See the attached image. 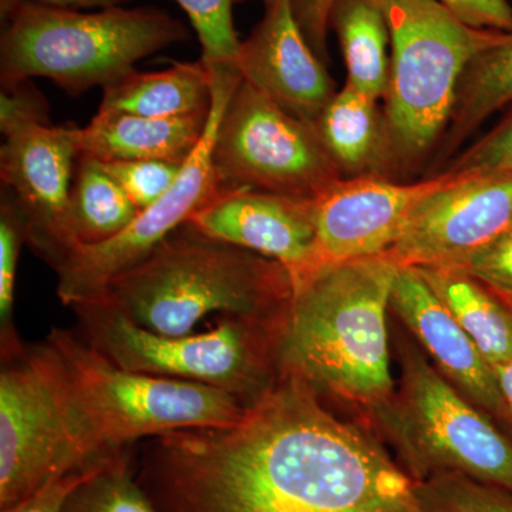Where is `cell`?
I'll return each mask as SVG.
<instances>
[{"mask_svg": "<svg viewBox=\"0 0 512 512\" xmlns=\"http://www.w3.org/2000/svg\"><path fill=\"white\" fill-rule=\"evenodd\" d=\"M279 376L244 419L151 437L136 476L158 512H426L372 437Z\"/></svg>", "mask_w": 512, "mask_h": 512, "instance_id": "cell-1", "label": "cell"}, {"mask_svg": "<svg viewBox=\"0 0 512 512\" xmlns=\"http://www.w3.org/2000/svg\"><path fill=\"white\" fill-rule=\"evenodd\" d=\"M399 264L389 254L316 269L292 282L279 375L376 409L394 393L387 311Z\"/></svg>", "mask_w": 512, "mask_h": 512, "instance_id": "cell-2", "label": "cell"}, {"mask_svg": "<svg viewBox=\"0 0 512 512\" xmlns=\"http://www.w3.org/2000/svg\"><path fill=\"white\" fill-rule=\"evenodd\" d=\"M291 298L284 265L187 222L90 301L106 303L151 332L184 336L215 313L282 322Z\"/></svg>", "mask_w": 512, "mask_h": 512, "instance_id": "cell-3", "label": "cell"}, {"mask_svg": "<svg viewBox=\"0 0 512 512\" xmlns=\"http://www.w3.org/2000/svg\"><path fill=\"white\" fill-rule=\"evenodd\" d=\"M45 343L74 433L92 460L171 431L235 426L248 412L217 387L123 369L70 330L52 329Z\"/></svg>", "mask_w": 512, "mask_h": 512, "instance_id": "cell-4", "label": "cell"}, {"mask_svg": "<svg viewBox=\"0 0 512 512\" xmlns=\"http://www.w3.org/2000/svg\"><path fill=\"white\" fill-rule=\"evenodd\" d=\"M2 18V89L45 77L72 96L96 86L104 90L136 72L141 59L190 39L180 20L156 8L82 13L36 0H2Z\"/></svg>", "mask_w": 512, "mask_h": 512, "instance_id": "cell-5", "label": "cell"}, {"mask_svg": "<svg viewBox=\"0 0 512 512\" xmlns=\"http://www.w3.org/2000/svg\"><path fill=\"white\" fill-rule=\"evenodd\" d=\"M390 32L387 170L416 167L453 119L470 63L511 33L471 28L439 0H379Z\"/></svg>", "mask_w": 512, "mask_h": 512, "instance_id": "cell-6", "label": "cell"}, {"mask_svg": "<svg viewBox=\"0 0 512 512\" xmlns=\"http://www.w3.org/2000/svg\"><path fill=\"white\" fill-rule=\"evenodd\" d=\"M79 336L131 372L208 384L252 406L274 386L282 322L222 316L207 332L165 336L136 325L100 301L73 306Z\"/></svg>", "mask_w": 512, "mask_h": 512, "instance_id": "cell-7", "label": "cell"}, {"mask_svg": "<svg viewBox=\"0 0 512 512\" xmlns=\"http://www.w3.org/2000/svg\"><path fill=\"white\" fill-rule=\"evenodd\" d=\"M399 389L377 420L416 483L463 474L512 493V444L409 340L400 343Z\"/></svg>", "mask_w": 512, "mask_h": 512, "instance_id": "cell-8", "label": "cell"}, {"mask_svg": "<svg viewBox=\"0 0 512 512\" xmlns=\"http://www.w3.org/2000/svg\"><path fill=\"white\" fill-rule=\"evenodd\" d=\"M99 461L87 456L74 433L46 343L2 355L0 511Z\"/></svg>", "mask_w": 512, "mask_h": 512, "instance_id": "cell-9", "label": "cell"}, {"mask_svg": "<svg viewBox=\"0 0 512 512\" xmlns=\"http://www.w3.org/2000/svg\"><path fill=\"white\" fill-rule=\"evenodd\" d=\"M0 148L3 198L26 225V242L53 268L70 251V188L80 157L74 124L52 126L45 100L30 82L2 89Z\"/></svg>", "mask_w": 512, "mask_h": 512, "instance_id": "cell-10", "label": "cell"}, {"mask_svg": "<svg viewBox=\"0 0 512 512\" xmlns=\"http://www.w3.org/2000/svg\"><path fill=\"white\" fill-rule=\"evenodd\" d=\"M212 161L224 187L313 200L343 178L311 123L242 79L215 136Z\"/></svg>", "mask_w": 512, "mask_h": 512, "instance_id": "cell-11", "label": "cell"}, {"mask_svg": "<svg viewBox=\"0 0 512 512\" xmlns=\"http://www.w3.org/2000/svg\"><path fill=\"white\" fill-rule=\"evenodd\" d=\"M210 74L212 104L207 128L173 187L141 211L117 237L103 244L73 248L64 256L55 268L57 296L64 305L73 308L99 296L111 279L146 258L224 187L212 161V148L222 114L242 76L238 70Z\"/></svg>", "mask_w": 512, "mask_h": 512, "instance_id": "cell-12", "label": "cell"}, {"mask_svg": "<svg viewBox=\"0 0 512 512\" xmlns=\"http://www.w3.org/2000/svg\"><path fill=\"white\" fill-rule=\"evenodd\" d=\"M461 174L450 168L419 183L366 174L330 184L312 200L315 251L303 276L322 266L389 254L420 205Z\"/></svg>", "mask_w": 512, "mask_h": 512, "instance_id": "cell-13", "label": "cell"}, {"mask_svg": "<svg viewBox=\"0 0 512 512\" xmlns=\"http://www.w3.org/2000/svg\"><path fill=\"white\" fill-rule=\"evenodd\" d=\"M512 228V175L463 171L420 205L389 255L399 265L457 268Z\"/></svg>", "mask_w": 512, "mask_h": 512, "instance_id": "cell-14", "label": "cell"}, {"mask_svg": "<svg viewBox=\"0 0 512 512\" xmlns=\"http://www.w3.org/2000/svg\"><path fill=\"white\" fill-rule=\"evenodd\" d=\"M208 237L284 265L292 282L311 269L315 251L312 200L222 187L188 221Z\"/></svg>", "mask_w": 512, "mask_h": 512, "instance_id": "cell-15", "label": "cell"}, {"mask_svg": "<svg viewBox=\"0 0 512 512\" xmlns=\"http://www.w3.org/2000/svg\"><path fill=\"white\" fill-rule=\"evenodd\" d=\"M237 66L245 82L306 123L315 124L336 93L295 18L293 0L265 3L264 18L239 46Z\"/></svg>", "mask_w": 512, "mask_h": 512, "instance_id": "cell-16", "label": "cell"}, {"mask_svg": "<svg viewBox=\"0 0 512 512\" xmlns=\"http://www.w3.org/2000/svg\"><path fill=\"white\" fill-rule=\"evenodd\" d=\"M390 308L458 392L488 412H508L493 367L488 365L416 266L399 265Z\"/></svg>", "mask_w": 512, "mask_h": 512, "instance_id": "cell-17", "label": "cell"}, {"mask_svg": "<svg viewBox=\"0 0 512 512\" xmlns=\"http://www.w3.org/2000/svg\"><path fill=\"white\" fill-rule=\"evenodd\" d=\"M208 113L156 119L121 111H99L77 130L80 156L104 161H167L184 164L200 144Z\"/></svg>", "mask_w": 512, "mask_h": 512, "instance_id": "cell-18", "label": "cell"}, {"mask_svg": "<svg viewBox=\"0 0 512 512\" xmlns=\"http://www.w3.org/2000/svg\"><path fill=\"white\" fill-rule=\"evenodd\" d=\"M379 101L345 84L313 124L342 175L359 177L387 170V137Z\"/></svg>", "mask_w": 512, "mask_h": 512, "instance_id": "cell-19", "label": "cell"}, {"mask_svg": "<svg viewBox=\"0 0 512 512\" xmlns=\"http://www.w3.org/2000/svg\"><path fill=\"white\" fill-rule=\"evenodd\" d=\"M211 74L204 63H174L161 72H134L104 89L99 111H121L156 119L208 113Z\"/></svg>", "mask_w": 512, "mask_h": 512, "instance_id": "cell-20", "label": "cell"}, {"mask_svg": "<svg viewBox=\"0 0 512 512\" xmlns=\"http://www.w3.org/2000/svg\"><path fill=\"white\" fill-rule=\"evenodd\" d=\"M491 367L512 359V315L480 281L456 268L416 266Z\"/></svg>", "mask_w": 512, "mask_h": 512, "instance_id": "cell-21", "label": "cell"}, {"mask_svg": "<svg viewBox=\"0 0 512 512\" xmlns=\"http://www.w3.org/2000/svg\"><path fill=\"white\" fill-rule=\"evenodd\" d=\"M348 70L346 84L384 100L390 77V32L379 0H335L330 13Z\"/></svg>", "mask_w": 512, "mask_h": 512, "instance_id": "cell-22", "label": "cell"}, {"mask_svg": "<svg viewBox=\"0 0 512 512\" xmlns=\"http://www.w3.org/2000/svg\"><path fill=\"white\" fill-rule=\"evenodd\" d=\"M140 212L99 160L79 157L67 215L70 251L110 241L130 227Z\"/></svg>", "mask_w": 512, "mask_h": 512, "instance_id": "cell-23", "label": "cell"}, {"mask_svg": "<svg viewBox=\"0 0 512 512\" xmlns=\"http://www.w3.org/2000/svg\"><path fill=\"white\" fill-rule=\"evenodd\" d=\"M511 101L512 33L500 45L477 56L464 72L451 119L448 150Z\"/></svg>", "mask_w": 512, "mask_h": 512, "instance_id": "cell-24", "label": "cell"}, {"mask_svg": "<svg viewBox=\"0 0 512 512\" xmlns=\"http://www.w3.org/2000/svg\"><path fill=\"white\" fill-rule=\"evenodd\" d=\"M60 512H158L136 476L130 450L117 451L82 481Z\"/></svg>", "mask_w": 512, "mask_h": 512, "instance_id": "cell-25", "label": "cell"}, {"mask_svg": "<svg viewBox=\"0 0 512 512\" xmlns=\"http://www.w3.org/2000/svg\"><path fill=\"white\" fill-rule=\"evenodd\" d=\"M187 13L197 32L202 50L201 62L208 72L238 70L241 40L234 26L235 0H175Z\"/></svg>", "mask_w": 512, "mask_h": 512, "instance_id": "cell-26", "label": "cell"}, {"mask_svg": "<svg viewBox=\"0 0 512 512\" xmlns=\"http://www.w3.org/2000/svg\"><path fill=\"white\" fill-rule=\"evenodd\" d=\"M426 512H512V493L463 474H440L417 483Z\"/></svg>", "mask_w": 512, "mask_h": 512, "instance_id": "cell-27", "label": "cell"}, {"mask_svg": "<svg viewBox=\"0 0 512 512\" xmlns=\"http://www.w3.org/2000/svg\"><path fill=\"white\" fill-rule=\"evenodd\" d=\"M26 242V225L18 208L2 198L0 211V340L2 355L23 345L13 326L16 272L20 248Z\"/></svg>", "mask_w": 512, "mask_h": 512, "instance_id": "cell-28", "label": "cell"}, {"mask_svg": "<svg viewBox=\"0 0 512 512\" xmlns=\"http://www.w3.org/2000/svg\"><path fill=\"white\" fill-rule=\"evenodd\" d=\"M121 190L143 211L173 187L185 164L167 161H100Z\"/></svg>", "mask_w": 512, "mask_h": 512, "instance_id": "cell-29", "label": "cell"}, {"mask_svg": "<svg viewBox=\"0 0 512 512\" xmlns=\"http://www.w3.org/2000/svg\"><path fill=\"white\" fill-rule=\"evenodd\" d=\"M456 269L473 276L483 285L512 293V228L468 256Z\"/></svg>", "mask_w": 512, "mask_h": 512, "instance_id": "cell-30", "label": "cell"}, {"mask_svg": "<svg viewBox=\"0 0 512 512\" xmlns=\"http://www.w3.org/2000/svg\"><path fill=\"white\" fill-rule=\"evenodd\" d=\"M451 170L512 175V117L471 147Z\"/></svg>", "mask_w": 512, "mask_h": 512, "instance_id": "cell-31", "label": "cell"}, {"mask_svg": "<svg viewBox=\"0 0 512 512\" xmlns=\"http://www.w3.org/2000/svg\"><path fill=\"white\" fill-rule=\"evenodd\" d=\"M471 28L512 33V8L508 0H439Z\"/></svg>", "mask_w": 512, "mask_h": 512, "instance_id": "cell-32", "label": "cell"}, {"mask_svg": "<svg viewBox=\"0 0 512 512\" xmlns=\"http://www.w3.org/2000/svg\"><path fill=\"white\" fill-rule=\"evenodd\" d=\"M107 458L99 461V463L93 464V466L73 471V473L50 481V483L43 485L40 490H37L36 493L30 495L26 500L20 501L19 504L12 505V507L6 508V510L0 512H60L64 501L67 500V497H69L74 488L82 483V481L86 480L87 477L92 476L94 471H96Z\"/></svg>", "mask_w": 512, "mask_h": 512, "instance_id": "cell-33", "label": "cell"}, {"mask_svg": "<svg viewBox=\"0 0 512 512\" xmlns=\"http://www.w3.org/2000/svg\"><path fill=\"white\" fill-rule=\"evenodd\" d=\"M335 0H293V12L302 33L320 59H328L330 13Z\"/></svg>", "mask_w": 512, "mask_h": 512, "instance_id": "cell-34", "label": "cell"}, {"mask_svg": "<svg viewBox=\"0 0 512 512\" xmlns=\"http://www.w3.org/2000/svg\"><path fill=\"white\" fill-rule=\"evenodd\" d=\"M36 2L45 3V5L56 6V8L66 9H90V8H113L126 3L128 0H36Z\"/></svg>", "mask_w": 512, "mask_h": 512, "instance_id": "cell-35", "label": "cell"}, {"mask_svg": "<svg viewBox=\"0 0 512 512\" xmlns=\"http://www.w3.org/2000/svg\"><path fill=\"white\" fill-rule=\"evenodd\" d=\"M504 402L512 416V359L493 367Z\"/></svg>", "mask_w": 512, "mask_h": 512, "instance_id": "cell-36", "label": "cell"}, {"mask_svg": "<svg viewBox=\"0 0 512 512\" xmlns=\"http://www.w3.org/2000/svg\"><path fill=\"white\" fill-rule=\"evenodd\" d=\"M241 2H247V0H235V3H241ZM262 2H264V5H265V3H268L269 0H262Z\"/></svg>", "mask_w": 512, "mask_h": 512, "instance_id": "cell-37", "label": "cell"}]
</instances>
